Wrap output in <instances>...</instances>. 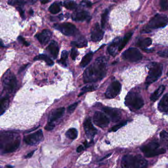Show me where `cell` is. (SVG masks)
<instances>
[{
  "mask_svg": "<svg viewBox=\"0 0 168 168\" xmlns=\"http://www.w3.org/2000/svg\"><path fill=\"white\" fill-rule=\"evenodd\" d=\"M107 72V60L104 57H100L85 70L84 74L85 83L96 82L106 76Z\"/></svg>",
  "mask_w": 168,
  "mask_h": 168,
  "instance_id": "cell-1",
  "label": "cell"
},
{
  "mask_svg": "<svg viewBox=\"0 0 168 168\" xmlns=\"http://www.w3.org/2000/svg\"><path fill=\"white\" fill-rule=\"evenodd\" d=\"M14 135L11 133H3L1 135V147L3 153L14 152L18 148L20 144L19 137L14 139Z\"/></svg>",
  "mask_w": 168,
  "mask_h": 168,
  "instance_id": "cell-2",
  "label": "cell"
},
{
  "mask_svg": "<svg viewBox=\"0 0 168 168\" xmlns=\"http://www.w3.org/2000/svg\"><path fill=\"white\" fill-rule=\"evenodd\" d=\"M147 161L140 155H127L121 160L122 168H147Z\"/></svg>",
  "mask_w": 168,
  "mask_h": 168,
  "instance_id": "cell-3",
  "label": "cell"
},
{
  "mask_svg": "<svg viewBox=\"0 0 168 168\" xmlns=\"http://www.w3.org/2000/svg\"><path fill=\"white\" fill-rule=\"evenodd\" d=\"M125 104L131 110H138L144 106V102L139 93L131 92L125 98Z\"/></svg>",
  "mask_w": 168,
  "mask_h": 168,
  "instance_id": "cell-4",
  "label": "cell"
},
{
  "mask_svg": "<svg viewBox=\"0 0 168 168\" xmlns=\"http://www.w3.org/2000/svg\"><path fill=\"white\" fill-rule=\"evenodd\" d=\"M140 150L145 156L151 157L159 155L166 152V150L161 147L160 144L157 141H151L140 147Z\"/></svg>",
  "mask_w": 168,
  "mask_h": 168,
  "instance_id": "cell-5",
  "label": "cell"
},
{
  "mask_svg": "<svg viewBox=\"0 0 168 168\" xmlns=\"http://www.w3.org/2000/svg\"><path fill=\"white\" fill-rule=\"evenodd\" d=\"M168 23V18L163 14H157L152 18L145 28V31L149 32L154 29L163 28Z\"/></svg>",
  "mask_w": 168,
  "mask_h": 168,
  "instance_id": "cell-6",
  "label": "cell"
},
{
  "mask_svg": "<svg viewBox=\"0 0 168 168\" xmlns=\"http://www.w3.org/2000/svg\"><path fill=\"white\" fill-rule=\"evenodd\" d=\"M163 69V65L160 63H154L151 64L145 84L150 85L156 81L162 75Z\"/></svg>",
  "mask_w": 168,
  "mask_h": 168,
  "instance_id": "cell-7",
  "label": "cell"
},
{
  "mask_svg": "<svg viewBox=\"0 0 168 168\" xmlns=\"http://www.w3.org/2000/svg\"><path fill=\"white\" fill-rule=\"evenodd\" d=\"M3 84L4 90L8 93H12L15 90L17 86V80L15 75L9 70L4 74Z\"/></svg>",
  "mask_w": 168,
  "mask_h": 168,
  "instance_id": "cell-8",
  "label": "cell"
},
{
  "mask_svg": "<svg viewBox=\"0 0 168 168\" xmlns=\"http://www.w3.org/2000/svg\"><path fill=\"white\" fill-rule=\"evenodd\" d=\"M54 28L66 36H73L78 32V29L74 25L70 23L55 24Z\"/></svg>",
  "mask_w": 168,
  "mask_h": 168,
  "instance_id": "cell-9",
  "label": "cell"
},
{
  "mask_svg": "<svg viewBox=\"0 0 168 168\" xmlns=\"http://www.w3.org/2000/svg\"><path fill=\"white\" fill-rule=\"evenodd\" d=\"M122 57L126 60L135 62L140 60L143 57V55L138 49L130 48L122 54Z\"/></svg>",
  "mask_w": 168,
  "mask_h": 168,
  "instance_id": "cell-10",
  "label": "cell"
},
{
  "mask_svg": "<svg viewBox=\"0 0 168 168\" xmlns=\"http://www.w3.org/2000/svg\"><path fill=\"white\" fill-rule=\"evenodd\" d=\"M43 138V133L42 130H39L34 133L26 136L24 140L26 144L30 145H36L41 143Z\"/></svg>",
  "mask_w": 168,
  "mask_h": 168,
  "instance_id": "cell-11",
  "label": "cell"
},
{
  "mask_svg": "<svg viewBox=\"0 0 168 168\" xmlns=\"http://www.w3.org/2000/svg\"><path fill=\"white\" fill-rule=\"evenodd\" d=\"M93 121L95 125L102 128L107 127L109 123V120L106 115L100 111H96L94 114Z\"/></svg>",
  "mask_w": 168,
  "mask_h": 168,
  "instance_id": "cell-12",
  "label": "cell"
},
{
  "mask_svg": "<svg viewBox=\"0 0 168 168\" xmlns=\"http://www.w3.org/2000/svg\"><path fill=\"white\" fill-rule=\"evenodd\" d=\"M121 89V85L118 81H115L110 84L106 91V97L107 98L113 99L120 94Z\"/></svg>",
  "mask_w": 168,
  "mask_h": 168,
  "instance_id": "cell-13",
  "label": "cell"
},
{
  "mask_svg": "<svg viewBox=\"0 0 168 168\" xmlns=\"http://www.w3.org/2000/svg\"><path fill=\"white\" fill-rule=\"evenodd\" d=\"M84 127L86 136L90 139H93L97 133V130L93 126L89 118H87L84 122Z\"/></svg>",
  "mask_w": 168,
  "mask_h": 168,
  "instance_id": "cell-14",
  "label": "cell"
},
{
  "mask_svg": "<svg viewBox=\"0 0 168 168\" xmlns=\"http://www.w3.org/2000/svg\"><path fill=\"white\" fill-rule=\"evenodd\" d=\"M103 110L110 117L111 120L114 122L118 121L121 118V113L118 109L108 107H104L103 108Z\"/></svg>",
  "mask_w": 168,
  "mask_h": 168,
  "instance_id": "cell-15",
  "label": "cell"
},
{
  "mask_svg": "<svg viewBox=\"0 0 168 168\" xmlns=\"http://www.w3.org/2000/svg\"><path fill=\"white\" fill-rule=\"evenodd\" d=\"M104 35V32L100 28V25L98 23L96 24L93 29H92V41L94 42L100 41L103 38Z\"/></svg>",
  "mask_w": 168,
  "mask_h": 168,
  "instance_id": "cell-16",
  "label": "cell"
},
{
  "mask_svg": "<svg viewBox=\"0 0 168 168\" xmlns=\"http://www.w3.org/2000/svg\"><path fill=\"white\" fill-rule=\"evenodd\" d=\"M72 18L74 21L82 22L90 19V15L89 13L87 11H79L74 13L72 14Z\"/></svg>",
  "mask_w": 168,
  "mask_h": 168,
  "instance_id": "cell-17",
  "label": "cell"
},
{
  "mask_svg": "<svg viewBox=\"0 0 168 168\" xmlns=\"http://www.w3.org/2000/svg\"><path fill=\"white\" fill-rule=\"evenodd\" d=\"M52 33L48 30H44L41 33L37 34L36 37L42 45H45L50 41Z\"/></svg>",
  "mask_w": 168,
  "mask_h": 168,
  "instance_id": "cell-18",
  "label": "cell"
},
{
  "mask_svg": "<svg viewBox=\"0 0 168 168\" xmlns=\"http://www.w3.org/2000/svg\"><path fill=\"white\" fill-rule=\"evenodd\" d=\"M65 110V108L64 107L58 108L57 109L53 110L49 116L48 122L53 123V122L59 120V118H60L64 115Z\"/></svg>",
  "mask_w": 168,
  "mask_h": 168,
  "instance_id": "cell-19",
  "label": "cell"
},
{
  "mask_svg": "<svg viewBox=\"0 0 168 168\" xmlns=\"http://www.w3.org/2000/svg\"><path fill=\"white\" fill-rule=\"evenodd\" d=\"M121 38H117L108 47V52L111 55L115 56L117 53V51H119V48L120 44Z\"/></svg>",
  "mask_w": 168,
  "mask_h": 168,
  "instance_id": "cell-20",
  "label": "cell"
},
{
  "mask_svg": "<svg viewBox=\"0 0 168 168\" xmlns=\"http://www.w3.org/2000/svg\"><path fill=\"white\" fill-rule=\"evenodd\" d=\"M48 49L52 55V57L54 59L57 58L59 51V46L57 42L55 41H51L48 46Z\"/></svg>",
  "mask_w": 168,
  "mask_h": 168,
  "instance_id": "cell-21",
  "label": "cell"
},
{
  "mask_svg": "<svg viewBox=\"0 0 168 168\" xmlns=\"http://www.w3.org/2000/svg\"><path fill=\"white\" fill-rule=\"evenodd\" d=\"M158 109L161 112L168 111V93L165 94L161 99L158 104Z\"/></svg>",
  "mask_w": 168,
  "mask_h": 168,
  "instance_id": "cell-22",
  "label": "cell"
},
{
  "mask_svg": "<svg viewBox=\"0 0 168 168\" xmlns=\"http://www.w3.org/2000/svg\"><path fill=\"white\" fill-rule=\"evenodd\" d=\"M71 45L77 48H81L87 46V41L84 37L79 38L77 41L71 42Z\"/></svg>",
  "mask_w": 168,
  "mask_h": 168,
  "instance_id": "cell-23",
  "label": "cell"
},
{
  "mask_svg": "<svg viewBox=\"0 0 168 168\" xmlns=\"http://www.w3.org/2000/svg\"><path fill=\"white\" fill-rule=\"evenodd\" d=\"M165 89V87L164 85L159 86V88H158L154 92L152 95H151L150 98L151 101L155 102L157 100L163 93Z\"/></svg>",
  "mask_w": 168,
  "mask_h": 168,
  "instance_id": "cell-24",
  "label": "cell"
},
{
  "mask_svg": "<svg viewBox=\"0 0 168 168\" xmlns=\"http://www.w3.org/2000/svg\"><path fill=\"white\" fill-rule=\"evenodd\" d=\"M93 56L92 52H89V53L86 54L82 58V60L80 62V67L81 68L85 67L92 60V59L93 58Z\"/></svg>",
  "mask_w": 168,
  "mask_h": 168,
  "instance_id": "cell-25",
  "label": "cell"
},
{
  "mask_svg": "<svg viewBox=\"0 0 168 168\" xmlns=\"http://www.w3.org/2000/svg\"><path fill=\"white\" fill-rule=\"evenodd\" d=\"M152 43V40L149 38L140 39L137 42V45L141 48H146Z\"/></svg>",
  "mask_w": 168,
  "mask_h": 168,
  "instance_id": "cell-26",
  "label": "cell"
},
{
  "mask_svg": "<svg viewBox=\"0 0 168 168\" xmlns=\"http://www.w3.org/2000/svg\"><path fill=\"white\" fill-rule=\"evenodd\" d=\"M34 60H43L47 63V64L49 66H52L53 65L54 62L53 61L50 59L49 57L47 55L45 54H39L36 57L34 58Z\"/></svg>",
  "mask_w": 168,
  "mask_h": 168,
  "instance_id": "cell-27",
  "label": "cell"
},
{
  "mask_svg": "<svg viewBox=\"0 0 168 168\" xmlns=\"http://www.w3.org/2000/svg\"><path fill=\"white\" fill-rule=\"evenodd\" d=\"M132 35L133 33L132 32L128 33L125 35L123 39H121L120 44V48H119V50H118L119 51H121L125 47V45H126L128 42H129V39L131 38Z\"/></svg>",
  "mask_w": 168,
  "mask_h": 168,
  "instance_id": "cell-28",
  "label": "cell"
},
{
  "mask_svg": "<svg viewBox=\"0 0 168 168\" xmlns=\"http://www.w3.org/2000/svg\"><path fill=\"white\" fill-rule=\"evenodd\" d=\"M66 136L70 139H75L78 137V131H77V129L74 128H70L66 133Z\"/></svg>",
  "mask_w": 168,
  "mask_h": 168,
  "instance_id": "cell-29",
  "label": "cell"
},
{
  "mask_svg": "<svg viewBox=\"0 0 168 168\" xmlns=\"http://www.w3.org/2000/svg\"><path fill=\"white\" fill-rule=\"evenodd\" d=\"M8 104H9V97L7 96L2 99L1 104V115L3 114L6 109H7Z\"/></svg>",
  "mask_w": 168,
  "mask_h": 168,
  "instance_id": "cell-30",
  "label": "cell"
},
{
  "mask_svg": "<svg viewBox=\"0 0 168 168\" xmlns=\"http://www.w3.org/2000/svg\"><path fill=\"white\" fill-rule=\"evenodd\" d=\"M161 143L165 146L168 148V132L166 131H162L160 134Z\"/></svg>",
  "mask_w": 168,
  "mask_h": 168,
  "instance_id": "cell-31",
  "label": "cell"
},
{
  "mask_svg": "<svg viewBox=\"0 0 168 168\" xmlns=\"http://www.w3.org/2000/svg\"><path fill=\"white\" fill-rule=\"evenodd\" d=\"M69 53L66 50H64L62 52L61 55V58L60 60L58 61V62L61 64L63 66L66 67L67 66V60L68 58Z\"/></svg>",
  "mask_w": 168,
  "mask_h": 168,
  "instance_id": "cell-32",
  "label": "cell"
},
{
  "mask_svg": "<svg viewBox=\"0 0 168 168\" xmlns=\"http://www.w3.org/2000/svg\"><path fill=\"white\" fill-rule=\"evenodd\" d=\"M48 10L52 14H57L61 11L60 7L56 3H54L49 7Z\"/></svg>",
  "mask_w": 168,
  "mask_h": 168,
  "instance_id": "cell-33",
  "label": "cell"
},
{
  "mask_svg": "<svg viewBox=\"0 0 168 168\" xmlns=\"http://www.w3.org/2000/svg\"><path fill=\"white\" fill-rule=\"evenodd\" d=\"M64 6L67 9H70V10H74L77 9L78 7L76 2L74 1H65L64 2Z\"/></svg>",
  "mask_w": 168,
  "mask_h": 168,
  "instance_id": "cell-34",
  "label": "cell"
},
{
  "mask_svg": "<svg viewBox=\"0 0 168 168\" xmlns=\"http://www.w3.org/2000/svg\"><path fill=\"white\" fill-rule=\"evenodd\" d=\"M109 13V11L107 9L102 14V19H101V26H102V28H104L105 27L106 23L108 21Z\"/></svg>",
  "mask_w": 168,
  "mask_h": 168,
  "instance_id": "cell-35",
  "label": "cell"
},
{
  "mask_svg": "<svg viewBox=\"0 0 168 168\" xmlns=\"http://www.w3.org/2000/svg\"><path fill=\"white\" fill-rule=\"evenodd\" d=\"M95 89V86L93 85H87L86 86H84L81 89V92L79 95V96H80L81 95L86 93L87 92L92 91Z\"/></svg>",
  "mask_w": 168,
  "mask_h": 168,
  "instance_id": "cell-36",
  "label": "cell"
},
{
  "mask_svg": "<svg viewBox=\"0 0 168 168\" xmlns=\"http://www.w3.org/2000/svg\"><path fill=\"white\" fill-rule=\"evenodd\" d=\"M127 121L121 122L117 124V125H115V126L111 128V129L109 130V132H115V131H117L120 128L124 126V125L127 124Z\"/></svg>",
  "mask_w": 168,
  "mask_h": 168,
  "instance_id": "cell-37",
  "label": "cell"
},
{
  "mask_svg": "<svg viewBox=\"0 0 168 168\" xmlns=\"http://www.w3.org/2000/svg\"><path fill=\"white\" fill-rule=\"evenodd\" d=\"M27 2L24 1H10L8 2V4L10 5H24L27 3Z\"/></svg>",
  "mask_w": 168,
  "mask_h": 168,
  "instance_id": "cell-38",
  "label": "cell"
},
{
  "mask_svg": "<svg viewBox=\"0 0 168 168\" xmlns=\"http://www.w3.org/2000/svg\"><path fill=\"white\" fill-rule=\"evenodd\" d=\"M78 104H79V102H76V103H74L73 104L70 105L68 108V113H69V114H72V113H73L76 108H77V106H78Z\"/></svg>",
  "mask_w": 168,
  "mask_h": 168,
  "instance_id": "cell-39",
  "label": "cell"
},
{
  "mask_svg": "<svg viewBox=\"0 0 168 168\" xmlns=\"http://www.w3.org/2000/svg\"><path fill=\"white\" fill-rule=\"evenodd\" d=\"M78 54H79V53H78V50L74 48L72 49V50H71V57L73 60H75L77 56H78Z\"/></svg>",
  "mask_w": 168,
  "mask_h": 168,
  "instance_id": "cell-40",
  "label": "cell"
},
{
  "mask_svg": "<svg viewBox=\"0 0 168 168\" xmlns=\"http://www.w3.org/2000/svg\"><path fill=\"white\" fill-rule=\"evenodd\" d=\"M18 39L19 43H22V44H23L25 47H28V46L30 45V43H28V42H26L25 41V39L23 38L22 37H21V36H19L18 37Z\"/></svg>",
  "mask_w": 168,
  "mask_h": 168,
  "instance_id": "cell-41",
  "label": "cell"
},
{
  "mask_svg": "<svg viewBox=\"0 0 168 168\" xmlns=\"http://www.w3.org/2000/svg\"><path fill=\"white\" fill-rule=\"evenodd\" d=\"M160 6L161 8L164 11L168 9V2L167 1H161L160 3Z\"/></svg>",
  "mask_w": 168,
  "mask_h": 168,
  "instance_id": "cell-42",
  "label": "cell"
},
{
  "mask_svg": "<svg viewBox=\"0 0 168 168\" xmlns=\"http://www.w3.org/2000/svg\"><path fill=\"white\" fill-rule=\"evenodd\" d=\"M54 126L55 125H54L53 123L48 122V124L45 126V129L47 131H51V130L53 129Z\"/></svg>",
  "mask_w": 168,
  "mask_h": 168,
  "instance_id": "cell-43",
  "label": "cell"
},
{
  "mask_svg": "<svg viewBox=\"0 0 168 168\" xmlns=\"http://www.w3.org/2000/svg\"><path fill=\"white\" fill-rule=\"evenodd\" d=\"M16 9L19 12V13L21 18L23 19H25L24 11L23 9L20 7L16 8Z\"/></svg>",
  "mask_w": 168,
  "mask_h": 168,
  "instance_id": "cell-44",
  "label": "cell"
},
{
  "mask_svg": "<svg viewBox=\"0 0 168 168\" xmlns=\"http://www.w3.org/2000/svg\"><path fill=\"white\" fill-rule=\"evenodd\" d=\"M158 54L160 56L162 57H168V50H165V51H160L158 52Z\"/></svg>",
  "mask_w": 168,
  "mask_h": 168,
  "instance_id": "cell-45",
  "label": "cell"
},
{
  "mask_svg": "<svg viewBox=\"0 0 168 168\" xmlns=\"http://www.w3.org/2000/svg\"><path fill=\"white\" fill-rule=\"evenodd\" d=\"M81 5L82 6L87 7H91L92 6V3L90 2L84 1L81 2Z\"/></svg>",
  "mask_w": 168,
  "mask_h": 168,
  "instance_id": "cell-46",
  "label": "cell"
},
{
  "mask_svg": "<svg viewBox=\"0 0 168 168\" xmlns=\"http://www.w3.org/2000/svg\"><path fill=\"white\" fill-rule=\"evenodd\" d=\"M84 150V146L80 145L79 146H78L77 149V151L78 152H80Z\"/></svg>",
  "mask_w": 168,
  "mask_h": 168,
  "instance_id": "cell-47",
  "label": "cell"
},
{
  "mask_svg": "<svg viewBox=\"0 0 168 168\" xmlns=\"http://www.w3.org/2000/svg\"><path fill=\"white\" fill-rule=\"evenodd\" d=\"M34 151H33L31 152L30 153H28L27 155L26 156V158H29L31 157L33 155V154L34 153Z\"/></svg>",
  "mask_w": 168,
  "mask_h": 168,
  "instance_id": "cell-48",
  "label": "cell"
},
{
  "mask_svg": "<svg viewBox=\"0 0 168 168\" xmlns=\"http://www.w3.org/2000/svg\"><path fill=\"white\" fill-rule=\"evenodd\" d=\"M28 64H26V65H24L23 66H22V67L20 68V69L19 71V73H21L22 71H23V70H25V69L26 68V67L28 66Z\"/></svg>",
  "mask_w": 168,
  "mask_h": 168,
  "instance_id": "cell-49",
  "label": "cell"
},
{
  "mask_svg": "<svg viewBox=\"0 0 168 168\" xmlns=\"http://www.w3.org/2000/svg\"><path fill=\"white\" fill-rule=\"evenodd\" d=\"M50 1H41V3H42V4H45L48 3Z\"/></svg>",
  "mask_w": 168,
  "mask_h": 168,
  "instance_id": "cell-50",
  "label": "cell"
},
{
  "mask_svg": "<svg viewBox=\"0 0 168 168\" xmlns=\"http://www.w3.org/2000/svg\"><path fill=\"white\" fill-rule=\"evenodd\" d=\"M29 12H30V13L31 15H32V14H33V11L32 9H31Z\"/></svg>",
  "mask_w": 168,
  "mask_h": 168,
  "instance_id": "cell-51",
  "label": "cell"
},
{
  "mask_svg": "<svg viewBox=\"0 0 168 168\" xmlns=\"http://www.w3.org/2000/svg\"><path fill=\"white\" fill-rule=\"evenodd\" d=\"M167 75H168V73H167Z\"/></svg>",
  "mask_w": 168,
  "mask_h": 168,
  "instance_id": "cell-52",
  "label": "cell"
}]
</instances>
